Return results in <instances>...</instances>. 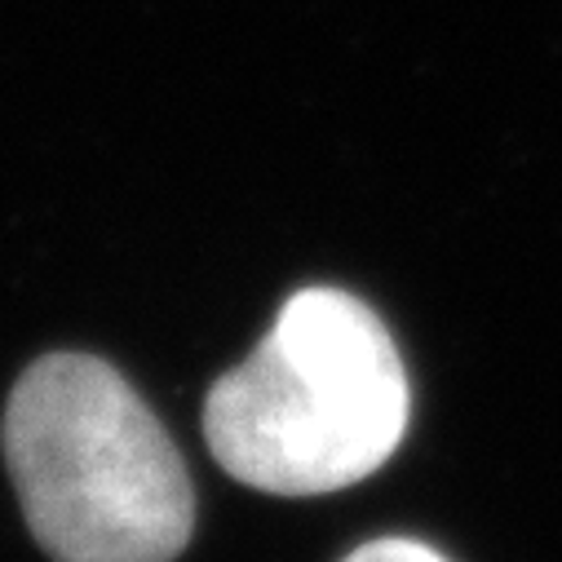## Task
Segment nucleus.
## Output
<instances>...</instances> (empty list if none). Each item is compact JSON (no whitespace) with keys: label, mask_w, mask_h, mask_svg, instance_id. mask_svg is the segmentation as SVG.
Listing matches in <instances>:
<instances>
[{"label":"nucleus","mask_w":562,"mask_h":562,"mask_svg":"<svg viewBox=\"0 0 562 562\" xmlns=\"http://www.w3.org/2000/svg\"><path fill=\"white\" fill-rule=\"evenodd\" d=\"M407 416V368L376 311L341 289H302L261 346L213 381L204 439L244 487L328 496L394 457Z\"/></svg>","instance_id":"f257e3e1"},{"label":"nucleus","mask_w":562,"mask_h":562,"mask_svg":"<svg viewBox=\"0 0 562 562\" xmlns=\"http://www.w3.org/2000/svg\"><path fill=\"white\" fill-rule=\"evenodd\" d=\"M10 483L54 562H173L195 531L182 452L137 390L93 355H45L0 420Z\"/></svg>","instance_id":"f03ea898"},{"label":"nucleus","mask_w":562,"mask_h":562,"mask_svg":"<svg viewBox=\"0 0 562 562\" xmlns=\"http://www.w3.org/2000/svg\"><path fill=\"white\" fill-rule=\"evenodd\" d=\"M341 562H448L435 544H420L407 536H385V540H368L359 549H350Z\"/></svg>","instance_id":"7ed1b4c3"}]
</instances>
